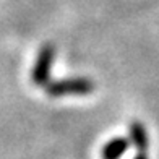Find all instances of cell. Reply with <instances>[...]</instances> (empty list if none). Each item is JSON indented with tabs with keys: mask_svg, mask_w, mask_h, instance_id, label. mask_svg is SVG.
<instances>
[{
	"mask_svg": "<svg viewBox=\"0 0 159 159\" xmlns=\"http://www.w3.org/2000/svg\"><path fill=\"white\" fill-rule=\"evenodd\" d=\"M133 159H148V156H146V153H136V156Z\"/></svg>",
	"mask_w": 159,
	"mask_h": 159,
	"instance_id": "cell-5",
	"label": "cell"
},
{
	"mask_svg": "<svg viewBox=\"0 0 159 159\" xmlns=\"http://www.w3.org/2000/svg\"><path fill=\"white\" fill-rule=\"evenodd\" d=\"M130 148V140L124 136H117L107 141L102 148V159H120Z\"/></svg>",
	"mask_w": 159,
	"mask_h": 159,
	"instance_id": "cell-3",
	"label": "cell"
},
{
	"mask_svg": "<svg viewBox=\"0 0 159 159\" xmlns=\"http://www.w3.org/2000/svg\"><path fill=\"white\" fill-rule=\"evenodd\" d=\"M130 143L136 148L138 153H146L148 148V133L141 122H132L130 124Z\"/></svg>",
	"mask_w": 159,
	"mask_h": 159,
	"instance_id": "cell-4",
	"label": "cell"
},
{
	"mask_svg": "<svg viewBox=\"0 0 159 159\" xmlns=\"http://www.w3.org/2000/svg\"><path fill=\"white\" fill-rule=\"evenodd\" d=\"M54 59H55V47L54 44L47 42L39 49L31 70V81L36 86H46L50 81V70H52Z\"/></svg>",
	"mask_w": 159,
	"mask_h": 159,
	"instance_id": "cell-2",
	"label": "cell"
},
{
	"mask_svg": "<svg viewBox=\"0 0 159 159\" xmlns=\"http://www.w3.org/2000/svg\"><path fill=\"white\" fill-rule=\"evenodd\" d=\"M46 94L50 98H63V96H86L94 91V81L84 76L76 78H62L49 81L46 86Z\"/></svg>",
	"mask_w": 159,
	"mask_h": 159,
	"instance_id": "cell-1",
	"label": "cell"
}]
</instances>
